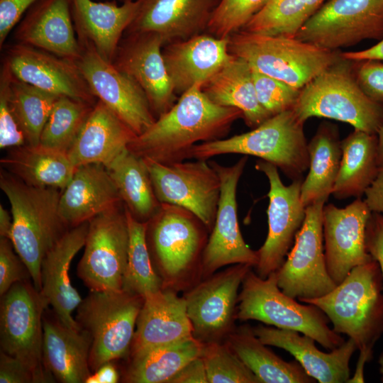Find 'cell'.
<instances>
[{
    "label": "cell",
    "mask_w": 383,
    "mask_h": 383,
    "mask_svg": "<svg viewBox=\"0 0 383 383\" xmlns=\"http://www.w3.org/2000/svg\"><path fill=\"white\" fill-rule=\"evenodd\" d=\"M255 167L267 177L270 184L268 233L265 243L257 250L258 262L255 267L256 274L266 278L284 263L304 223L306 206L301 199L302 179L292 180L290 184L285 185L278 168L273 164L259 159Z\"/></svg>",
    "instance_id": "cell-16"
},
{
    "label": "cell",
    "mask_w": 383,
    "mask_h": 383,
    "mask_svg": "<svg viewBox=\"0 0 383 383\" xmlns=\"http://www.w3.org/2000/svg\"><path fill=\"white\" fill-rule=\"evenodd\" d=\"M89 222L67 230L44 257L40 267V293L55 316L66 326L80 330L72 312L82 299L72 285L69 274L75 255L84 246Z\"/></svg>",
    "instance_id": "cell-22"
},
{
    "label": "cell",
    "mask_w": 383,
    "mask_h": 383,
    "mask_svg": "<svg viewBox=\"0 0 383 383\" xmlns=\"http://www.w3.org/2000/svg\"><path fill=\"white\" fill-rule=\"evenodd\" d=\"M58 97L21 81L13 74L9 102L26 144L40 143L42 131Z\"/></svg>",
    "instance_id": "cell-41"
},
{
    "label": "cell",
    "mask_w": 383,
    "mask_h": 383,
    "mask_svg": "<svg viewBox=\"0 0 383 383\" xmlns=\"http://www.w3.org/2000/svg\"><path fill=\"white\" fill-rule=\"evenodd\" d=\"M18 79L58 96L95 104L97 99L74 61L16 43L4 60Z\"/></svg>",
    "instance_id": "cell-21"
},
{
    "label": "cell",
    "mask_w": 383,
    "mask_h": 383,
    "mask_svg": "<svg viewBox=\"0 0 383 383\" xmlns=\"http://www.w3.org/2000/svg\"><path fill=\"white\" fill-rule=\"evenodd\" d=\"M13 227L12 217L2 204H0V236L11 239Z\"/></svg>",
    "instance_id": "cell-56"
},
{
    "label": "cell",
    "mask_w": 383,
    "mask_h": 383,
    "mask_svg": "<svg viewBox=\"0 0 383 383\" xmlns=\"http://www.w3.org/2000/svg\"><path fill=\"white\" fill-rule=\"evenodd\" d=\"M247 161L246 155L229 166L209 161L218 174L221 192L213 227L201 259L204 279L223 266L247 264L255 267L257 264V252L245 242L238 219L237 188Z\"/></svg>",
    "instance_id": "cell-15"
},
{
    "label": "cell",
    "mask_w": 383,
    "mask_h": 383,
    "mask_svg": "<svg viewBox=\"0 0 383 383\" xmlns=\"http://www.w3.org/2000/svg\"><path fill=\"white\" fill-rule=\"evenodd\" d=\"M251 69L257 99L271 116L293 109L301 89Z\"/></svg>",
    "instance_id": "cell-45"
},
{
    "label": "cell",
    "mask_w": 383,
    "mask_h": 383,
    "mask_svg": "<svg viewBox=\"0 0 383 383\" xmlns=\"http://www.w3.org/2000/svg\"><path fill=\"white\" fill-rule=\"evenodd\" d=\"M304 124L289 109L248 132L199 143L190 150L188 159L209 160L226 154L251 155L273 164L292 180L302 179L309 164Z\"/></svg>",
    "instance_id": "cell-4"
},
{
    "label": "cell",
    "mask_w": 383,
    "mask_h": 383,
    "mask_svg": "<svg viewBox=\"0 0 383 383\" xmlns=\"http://www.w3.org/2000/svg\"><path fill=\"white\" fill-rule=\"evenodd\" d=\"M146 223L148 248L163 288L176 290L201 263L209 231L193 213L170 204L161 203Z\"/></svg>",
    "instance_id": "cell-8"
},
{
    "label": "cell",
    "mask_w": 383,
    "mask_h": 383,
    "mask_svg": "<svg viewBox=\"0 0 383 383\" xmlns=\"http://www.w3.org/2000/svg\"><path fill=\"white\" fill-rule=\"evenodd\" d=\"M126 213L129 247L122 289L144 299L162 289L163 282L152 264L146 238V222L136 219L126 208Z\"/></svg>",
    "instance_id": "cell-40"
},
{
    "label": "cell",
    "mask_w": 383,
    "mask_h": 383,
    "mask_svg": "<svg viewBox=\"0 0 383 383\" xmlns=\"http://www.w3.org/2000/svg\"><path fill=\"white\" fill-rule=\"evenodd\" d=\"M163 46L162 38L156 33H125L112 62L142 88L156 118L177 100L165 63Z\"/></svg>",
    "instance_id": "cell-19"
},
{
    "label": "cell",
    "mask_w": 383,
    "mask_h": 383,
    "mask_svg": "<svg viewBox=\"0 0 383 383\" xmlns=\"http://www.w3.org/2000/svg\"><path fill=\"white\" fill-rule=\"evenodd\" d=\"M192 331L184 296L162 288L144 298L130 353L179 341L193 335Z\"/></svg>",
    "instance_id": "cell-29"
},
{
    "label": "cell",
    "mask_w": 383,
    "mask_h": 383,
    "mask_svg": "<svg viewBox=\"0 0 383 383\" xmlns=\"http://www.w3.org/2000/svg\"><path fill=\"white\" fill-rule=\"evenodd\" d=\"M106 167L126 208L136 219L148 221L161 203L155 196L144 160L127 148Z\"/></svg>",
    "instance_id": "cell-38"
},
{
    "label": "cell",
    "mask_w": 383,
    "mask_h": 383,
    "mask_svg": "<svg viewBox=\"0 0 383 383\" xmlns=\"http://www.w3.org/2000/svg\"><path fill=\"white\" fill-rule=\"evenodd\" d=\"M11 240L0 239V295L3 296L15 283L31 279L26 265L13 251Z\"/></svg>",
    "instance_id": "cell-47"
},
{
    "label": "cell",
    "mask_w": 383,
    "mask_h": 383,
    "mask_svg": "<svg viewBox=\"0 0 383 383\" xmlns=\"http://www.w3.org/2000/svg\"><path fill=\"white\" fill-rule=\"evenodd\" d=\"M13 74L3 61L0 74V148H12L26 144L12 112L9 102V89Z\"/></svg>",
    "instance_id": "cell-46"
},
{
    "label": "cell",
    "mask_w": 383,
    "mask_h": 383,
    "mask_svg": "<svg viewBox=\"0 0 383 383\" xmlns=\"http://www.w3.org/2000/svg\"><path fill=\"white\" fill-rule=\"evenodd\" d=\"M13 38L17 43L74 61L80 55V46L71 0H39L16 25Z\"/></svg>",
    "instance_id": "cell-24"
},
{
    "label": "cell",
    "mask_w": 383,
    "mask_h": 383,
    "mask_svg": "<svg viewBox=\"0 0 383 383\" xmlns=\"http://www.w3.org/2000/svg\"><path fill=\"white\" fill-rule=\"evenodd\" d=\"M254 333L266 345L275 346L292 355L307 374L319 383L348 382L350 377L349 363L357 350L355 342L348 340L324 353L315 345V340L296 331L258 325Z\"/></svg>",
    "instance_id": "cell-26"
},
{
    "label": "cell",
    "mask_w": 383,
    "mask_h": 383,
    "mask_svg": "<svg viewBox=\"0 0 383 383\" xmlns=\"http://www.w3.org/2000/svg\"><path fill=\"white\" fill-rule=\"evenodd\" d=\"M325 203L318 201L306 207L304 223L284 263L276 271L280 289L299 301L323 296L337 285L326 264L323 235Z\"/></svg>",
    "instance_id": "cell-14"
},
{
    "label": "cell",
    "mask_w": 383,
    "mask_h": 383,
    "mask_svg": "<svg viewBox=\"0 0 383 383\" xmlns=\"http://www.w3.org/2000/svg\"><path fill=\"white\" fill-rule=\"evenodd\" d=\"M103 1H116L117 2L119 1L121 3H125V2L133 1V0H103Z\"/></svg>",
    "instance_id": "cell-59"
},
{
    "label": "cell",
    "mask_w": 383,
    "mask_h": 383,
    "mask_svg": "<svg viewBox=\"0 0 383 383\" xmlns=\"http://www.w3.org/2000/svg\"><path fill=\"white\" fill-rule=\"evenodd\" d=\"M77 275L94 291H120L126 270L129 230L123 204L89 221Z\"/></svg>",
    "instance_id": "cell-11"
},
{
    "label": "cell",
    "mask_w": 383,
    "mask_h": 383,
    "mask_svg": "<svg viewBox=\"0 0 383 383\" xmlns=\"http://www.w3.org/2000/svg\"><path fill=\"white\" fill-rule=\"evenodd\" d=\"M160 203L184 208L211 231L221 192V181L209 160L162 163L143 158Z\"/></svg>",
    "instance_id": "cell-12"
},
{
    "label": "cell",
    "mask_w": 383,
    "mask_h": 383,
    "mask_svg": "<svg viewBox=\"0 0 383 383\" xmlns=\"http://www.w3.org/2000/svg\"><path fill=\"white\" fill-rule=\"evenodd\" d=\"M229 38L199 33L165 45L162 55L176 94L204 85L233 57Z\"/></svg>",
    "instance_id": "cell-23"
},
{
    "label": "cell",
    "mask_w": 383,
    "mask_h": 383,
    "mask_svg": "<svg viewBox=\"0 0 383 383\" xmlns=\"http://www.w3.org/2000/svg\"><path fill=\"white\" fill-rule=\"evenodd\" d=\"M352 66L360 89L370 99L383 106V61H352Z\"/></svg>",
    "instance_id": "cell-48"
},
{
    "label": "cell",
    "mask_w": 383,
    "mask_h": 383,
    "mask_svg": "<svg viewBox=\"0 0 383 383\" xmlns=\"http://www.w3.org/2000/svg\"><path fill=\"white\" fill-rule=\"evenodd\" d=\"M1 297V351L28 366L38 383L55 382L43 362V314L48 305L40 292L27 279L15 283Z\"/></svg>",
    "instance_id": "cell-10"
},
{
    "label": "cell",
    "mask_w": 383,
    "mask_h": 383,
    "mask_svg": "<svg viewBox=\"0 0 383 383\" xmlns=\"http://www.w3.org/2000/svg\"><path fill=\"white\" fill-rule=\"evenodd\" d=\"M377 135L354 129L341 140L342 157L332 195L361 198L374 180L378 164Z\"/></svg>",
    "instance_id": "cell-34"
},
{
    "label": "cell",
    "mask_w": 383,
    "mask_h": 383,
    "mask_svg": "<svg viewBox=\"0 0 383 383\" xmlns=\"http://www.w3.org/2000/svg\"><path fill=\"white\" fill-rule=\"evenodd\" d=\"M204 343L193 335L179 341L131 353L126 382L169 383L191 360L200 357Z\"/></svg>",
    "instance_id": "cell-37"
},
{
    "label": "cell",
    "mask_w": 383,
    "mask_h": 383,
    "mask_svg": "<svg viewBox=\"0 0 383 383\" xmlns=\"http://www.w3.org/2000/svg\"><path fill=\"white\" fill-rule=\"evenodd\" d=\"M202 90L213 103L240 110L246 125L252 128L271 117L257 99L252 69L242 58L233 55L202 86Z\"/></svg>",
    "instance_id": "cell-32"
},
{
    "label": "cell",
    "mask_w": 383,
    "mask_h": 383,
    "mask_svg": "<svg viewBox=\"0 0 383 383\" xmlns=\"http://www.w3.org/2000/svg\"><path fill=\"white\" fill-rule=\"evenodd\" d=\"M293 111L304 123L312 117L326 118L374 134L383 124V106L363 92L352 61L343 58L301 89Z\"/></svg>",
    "instance_id": "cell-5"
},
{
    "label": "cell",
    "mask_w": 383,
    "mask_h": 383,
    "mask_svg": "<svg viewBox=\"0 0 383 383\" xmlns=\"http://www.w3.org/2000/svg\"><path fill=\"white\" fill-rule=\"evenodd\" d=\"M1 163L28 185L61 191L68 184L77 168L67 153L40 143L10 148Z\"/></svg>",
    "instance_id": "cell-33"
},
{
    "label": "cell",
    "mask_w": 383,
    "mask_h": 383,
    "mask_svg": "<svg viewBox=\"0 0 383 383\" xmlns=\"http://www.w3.org/2000/svg\"><path fill=\"white\" fill-rule=\"evenodd\" d=\"M379 371L381 375V381L383 382V352L379 355L378 358Z\"/></svg>",
    "instance_id": "cell-58"
},
{
    "label": "cell",
    "mask_w": 383,
    "mask_h": 383,
    "mask_svg": "<svg viewBox=\"0 0 383 383\" xmlns=\"http://www.w3.org/2000/svg\"><path fill=\"white\" fill-rule=\"evenodd\" d=\"M365 243L367 252L379 265L383 278V216L372 212L368 220Z\"/></svg>",
    "instance_id": "cell-51"
},
{
    "label": "cell",
    "mask_w": 383,
    "mask_h": 383,
    "mask_svg": "<svg viewBox=\"0 0 383 383\" xmlns=\"http://www.w3.org/2000/svg\"><path fill=\"white\" fill-rule=\"evenodd\" d=\"M226 343L260 383L316 382L296 360L284 361L268 349L249 326L233 330Z\"/></svg>",
    "instance_id": "cell-36"
},
{
    "label": "cell",
    "mask_w": 383,
    "mask_h": 383,
    "mask_svg": "<svg viewBox=\"0 0 383 383\" xmlns=\"http://www.w3.org/2000/svg\"><path fill=\"white\" fill-rule=\"evenodd\" d=\"M228 49L252 68L298 89L341 59L339 51L326 50L295 37L243 30L229 37Z\"/></svg>",
    "instance_id": "cell-6"
},
{
    "label": "cell",
    "mask_w": 383,
    "mask_h": 383,
    "mask_svg": "<svg viewBox=\"0 0 383 383\" xmlns=\"http://www.w3.org/2000/svg\"><path fill=\"white\" fill-rule=\"evenodd\" d=\"M331 51L383 38V0H326L294 36Z\"/></svg>",
    "instance_id": "cell-13"
},
{
    "label": "cell",
    "mask_w": 383,
    "mask_h": 383,
    "mask_svg": "<svg viewBox=\"0 0 383 383\" xmlns=\"http://www.w3.org/2000/svg\"><path fill=\"white\" fill-rule=\"evenodd\" d=\"M201 357L208 383H260L226 342L204 343Z\"/></svg>",
    "instance_id": "cell-43"
},
{
    "label": "cell",
    "mask_w": 383,
    "mask_h": 383,
    "mask_svg": "<svg viewBox=\"0 0 383 383\" xmlns=\"http://www.w3.org/2000/svg\"><path fill=\"white\" fill-rule=\"evenodd\" d=\"M364 201L372 212L383 216V166L379 167L378 173L365 193Z\"/></svg>",
    "instance_id": "cell-53"
},
{
    "label": "cell",
    "mask_w": 383,
    "mask_h": 383,
    "mask_svg": "<svg viewBox=\"0 0 383 383\" xmlns=\"http://www.w3.org/2000/svg\"><path fill=\"white\" fill-rule=\"evenodd\" d=\"M268 0H219L206 31L216 37L229 38L242 30Z\"/></svg>",
    "instance_id": "cell-44"
},
{
    "label": "cell",
    "mask_w": 383,
    "mask_h": 383,
    "mask_svg": "<svg viewBox=\"0 0 383 383\" xmlns=\"http://www.w3.org/2000/svg\"><path fill=\"white\" fill-rule=\"evenodd\" d=\"M94 106L67 96L58 97L42 131L40 144L67 153Z\"/></svg>",
    "instance_id": "cell-42"
},
{
    "label": "cell",
    "mask_w": 383,
    "mask_h": 383,
    "mask_svg": "<svg viewBox=\"0 0 383 383\" xmlns=\"http://www.w3.org/2000/svg\"><path fill=\"white\" fill-rule=\"evenodd\" d=\"M308 152L309 172L301 187V199L306 207L326 202L332 194L342 157L337 126L321 123L308 143Z\"/></svg>",
    "instance_id": "cell-35"
},
{
    "label": "cell",
    "mask_w": 383,
    "mask_h": 383,
    "mask_svg": "<svg viewBox=\"0 0 383 383\" xmlns=\"http://www.w3.org/2000/svg\"><path fill=\"white\" fill-rule=\"evenodd\" d=\"M252 267L235 264L204 279L183 296L195 338L203 343L221 342L233 331L238 289Z\"/></svg>",
    "instance_id": "cell-18"
},
{
    "label": "cell",
    "mask_w": 383,
    "mask_h": 383,
    "mask_svg": "<svg viewBox=\"0 0 383 383\" xmlns=\"http://www.w3.org/2000/svg\"><path fill=\"white\" fill-rule=\"evenodd\" d=\"M135 1L137 12L125 33L154 32L165 45L206 30L219 0Z\"/></svg>",
    "instance_id": "cell-25"
},
{
    "label": "cell",
    "mask_w": 383,
    "mask_h": 383,
    "mask_svg": "<svg viewBox=\"0 0 383 383\" xmlns=\"http://www.w3.org/2000/svg\"><path fill=\"white\" fill-rule=\"evenodd\" d=\"M326 1L268 0L242 30L268 35L294 37Z\"/></svg>",
    "instance_id": "cell-39"
},
{
    "label": "cell",
    "mask_w": 383,
    "mask_h": 383,
    "mask_svg": "<svg viewBox=\"0 0 383 383\" xmlns=\"http://www.w3.org/2000/svg\"><path fill=\"white\" fill-rule=\"evenodd\" d=\"M80 55L74 62L91 92L136 135L155 121L148 99L138 84L104 60L89 41H78Z\"/></svg>",
    "instance_id": "cell-17"
},
{
    "label": "cell",
    "mask_w": 383,
    "mask_h": 383,
    "mask_svg": "<svg viewBox=\"0 0 383 383\" xmlns=\"http://www.w3.org/2000/svg\"><path fill=\"white\" fill-rule=\"evenodd\" d=\"M377 152L378 164L379 167L383 166V124L379 129L377 133Z\"/></svg>",
    "instance_id": "cell-57"
},
{
    "label": "cell",
    "mask_w": 383,
    "mask_h": 383,
    "mask_svg": "<svg viewBox=\"0 0 383 383\" xmlns=\"http://www.w3.org/2000/svg\"><path fill=\"white\" fill-rule=\"evenodd\" d=\"M300 301L320 308L335 333L355 342L359 356L368 362L372 359L383 335V278L375 260L354 267L326 295Z\"/></svg>",
    "instance_id": "cell-2"
},
{
    "label": "cell",
    "mask_w": 383,
    "mask_h": 383,
    "mask_svg": "<svg viewBox=\"0 0 383 383\" xmlns=\"http://www.w3.org/2000/svg\"><path fill=\"white\" fill-rule=\"evenodd\" d=\"M372 211L362 198L344 208L329 204L323 209L324 254L328 272L336 284L355 267L373 260L365 243Z\"/></svg>",
    "instance_id": "cell-20"
},
{
    "label": "cell",
    "mask_w": 383,
    "mask_h": 383,
    "mask_svg": "<svg viewBox=\"0 0 383 383\" xmlns=\"http://www.w3.org/2000/svg\"><path fill=\"white\" fill-rule=\"evenodd\" d=\"M0 187L11 204L13 227L10 240L40 292L42 261L67 231L59 213L62 191L28 185L4 171L1 172Z\"/></svg>",
    "instance_id": "cell-3"
},
{
    "label": "cell",
    "mask_w": 383,
    "mask_h": 383,
    "mask_svg": "<svg viewBox=\"0 0 383 383\" xmlns=\"http://www.w3.org/2000/svg\"><path fill=\"white\" fill-rule=\"evenodd\" d=\"M1 383H38L32 370L16 357L0 353Z\"/></svg>",
    "instance_id": "cell-50"
},
{
    "label": "cell",
    "mask_w": 383,
    "mask_h": 383,
    "mask_svg": "<svg viewBox=\"0 0 383 383\" xmlns=\"http://www.w3.org/2000/svg\"><path fill=\"white\" fill-rule=\"evenodd\" d=\"M39 0H0V48L28 9Z\"/></svg>",
    "instance_id": "cell-49"
},
{
    "label": "cell",
    "mask_w": 383,
    "mask_h": 383,
    "mask_svg": "<svg viewBox=\"0 0 383 383\" xmlns=\"http://www.w3.org/2000/svg\"><path fill=\"white\" fill-rule=\"evenodd\" d=\"M207 382L205 366L201 356L188 362L169 382V383Z\"/></svg>",
    "instance_id": "cell-52"
},
{
    "label": "cell",
    "mask_w": 383,
    "mask_h": 383,
    "mask_svg": "<svg viewBox=\"0 0 383 383\" xmlns=\"http://www.w3.org/2000/svg\"><path fill=\"white\" fill-rule=\"evenodd\" d=\"M341 58L349 61L377 60L383 61V38L375 45L362 50L340 52Z\"/></svg>",
    "instance_id": "cell-54"
},
{
    "label": "cell",
    "mask_w": 383,
    "mask_h": 383,
    "mask_svg": "<svg viewBox=\"0 0 383 383\" xmlns=\"http://www.w3.org/2000/svg\"><path fill=\"white\" fill-rule=\"evenodd\" d=\"M123 204L106 167L101 164L83 165L62 191L59 213L67 226L89 222L97 215Z\"/></svg>",
    "instance_id": "cell-27"
},
{
    "label": "cell",
    "mask_w": 383,
    "mask_h": 383,
    "mask_svg": "<svg viewBox=\"0 0 383 383\" xmlns=\"http://www.w3.org/2000/svg\"><path fill=\"white\" fill-rule=\"evenodd\" d=\"M118 380V372L111 361L103 364L91 373L85 383H116Z\"/></svg>",
    "instance_id": "cell-55"
},
{
    "label": "cell",
    "mask_w": 383,
    "mask_h": 383,
    "mask_svg": "<svg viewBox=\"0 0 383 383\" xmlns=\"http://www.w3.org/2000/svg\"><path fill=\"white\" fill-rule=\"evenodd\" d=\"M238 302L237 318L240 321L256 320L277 328L298 331L329 350L345 342L340 334L328 326L330 321L320 308L301 304L280 289L276 272L262 278L251 268L243 280Z\"/></svg>",
    "instance_id": "cell-7"
},
{
    "label": "cell",
    "mask_w": 383,
    "mask_h": 383,
    "mask_svg": "<svg viewBox=\"0 0 383 383\" xmlns=\"http://www.w3.org/2000/svg\"><path fill=\"white\" fill-rule=\"evenodd\" d=\"M202 86L196 84L182 93L128 149L142 158L172 163L188 159L190 150L199 143L224 138L233 123L243 118L242 112L213 103Z\"/></svg>",
    "instance_id": "cell-1"
},
{
    "label": "cell",
    "mask_w": 383,
    "mask_h": 383,
    "mask_svg": "<svg viewBox=\"0 0 383 383\" xmlns=\"http://www.w3.org/2000/svg\"><path fill=\"white\" fill-rule=\"evenodd\" d=\"M135 137L133 131L98 99L67 155L76 167L91 163L107 167Z\"/></svg>",
    "instance_id": "cell-30"
},
{
    "label": "cell",
    "mask_w": 383,
    "mask_h": 383,
    "mask_svg": "<svg viewBox=\"0 0 383 383\" xmlns=\"http://www.w3.org/2000/svg\"><path fill=\"white\" fill-rule=\"evenodd\" d=\"M143 300L140 296L123 289L90 290L82 300L75 319L91 339V372L130 353Z\"/></svg>",
    "instance_id": "cell-9"
},
{
    "label": "cell",
    "mask_w": 383,
    "mask_h": 383,
    "mask_svg": "<svg viewBox=\"0 0 383 383\" xmlns=\"http://www.w3.org/2000/svg\"><path fill=\"white\" fill-rule=\"evenodd\" d=\"M135 0H71V11L78 41L91 43L99 55L112 63L117 48L137 12Z\"/></svg>",
    "instance_id": "cell-28"
},
{
    "label": "cell",
    "mask_w": 383,
    "mask_h": 383,
    "mask_svg": "<svg viewBox=\"0 0 383 383\" xmlns=\"http://www.w3.org/2000/svg\"><path fill=\"white\" fill-rule=\"evenodd\" d=\"M91 339L83 329L74 330L55 319L43 318V362L55 379L62 383H85L91 374Z\"/></svg>",
    "instance_id": "cell-31"
}]
</instances>
